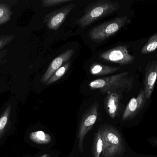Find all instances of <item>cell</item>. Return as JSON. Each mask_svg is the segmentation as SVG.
<instances>
[{"label":"cell","instance_id":"5","mask_svg":"<svg viewBox=\"0 0 157 157\" xmlns=\"http://www.w3.org/2000/svg\"><path fill=\"white\" fill-rule=\"evenodd\" d=\"M98 104L95 103L91 105L83 114L80 121L78 133V148L79 151L84 152L83 144L87 133L93 128L98 119Z\"/></svg>","mask_w":157,"mask_h":157},{"label":"cell","instance_id":"13","mask_svg":"<svg viewBox=\"0 0 157 157\" xmlns=\"http://www.w3.org/2000/svg\"><path fill=\"white\" fill-rule=\"evenodd\" d=\"M29 137L32 142L38 144H47L52 141L50 135L41 131L30 133Z\"/></svg>","mask_w":157,"mask_h":157},{"label":"cell","instance_id":"9","mask_svg":"<svg viewBox=\"0 0 157 157\" xmlns=\"http://www.w3.org/2000/svg\"><path fill=\"white\" fill-rule=\"evenodd\" d=\"M145 74L144 90L146 99H148L151 97L157 79V60L147 65Z\"/></svg>","mask_w":157,"mask_h":157},{"label":"cell","instance_id":"14","mask_svg":"<svg viewBox=\"0 0 157 157\" xmlns=\"http://www.w3.org/2000/svg\"><path fill=\"white\" fill-rule=\"evenodd\" d=\"M103 149V143L100 131L96 133L92 147L93 157H100Z\"/></svg>","mask_w":157,"mask_h":157},{"label":"cell","instance_id":"10","mask_svg":"<svg viewBox=\"0 0 157 157\" xmlns=\"http://www.w3.org/2000/svg\"><path fill=\"white\" fill-rule=\"evenodd\" d=\"M146 100L144 90L141 89L137 97L131 99L127 104L123 114V120H126L136 115L143 107Z\"/></svg>","mask_w":157,"mask_h":157},{"label":"cell","instance_id":"4","mask_svg":"<svg viewBox=\"0 0 157 157\" xmlns=\"http://www.w3.org/2000/svg\"><path fill=\"white\" fill-rule=\"evenodd\" d=\"M129 22L127 16L116 18L93 28L89 33V37L97 43H100L117 33Z\"/></svg>","mask_w":157,"mask_h":157},{"label":"cell","instance_id":"16","mask_svg":"<svg viewBox=\"0 0 157 157\" xmlns=\"http://www.w3.org/2000/svg\"><path fill=\"white\" fill-rule=\"evenodd\" d=\"M12 108L11 105H8L0 116V138L2 137L8 125Z\"/></svg>","mask_w":157,"mask_h":157},{"label":"cell","instance_id":"20","mask_svg":"<svg viewBox=\"0 0 157 157\" xmlns=\"http://www.w3.org/2000/svg\"><path fill=\"white\" fill-rule=\"evenodd\" d=\"M15 38L14 35H5L0 36V51L9 44Z\"/></svg>","mask_w":157,"mask_h":157},{"label":"cell","instance_id":"11","mask_svg":"<svg viewBox=\"0 0 157 157\" xmlns=\"http://www.w3.org/2000/svg\"><path fill=\"white\" fill-rule=\"evenodd\" d=\"M120 95L118 93L108 94L105 99V105L106 110L109 116L114 119L119 108Z\"/></svg>","mask_w":157,"mask_h":157},{"label":"cell","instance_id":"15","mask_svg":"<svg viewBox=\"0 0 157 157\" xmlns=\"http://www.w3.org/2000/svg\"><path fill=\"white\" fill-rule=\"evenodd\" d=\"M70 65H71V62H67L65 64L59 68L53 73L49 80L45 83V84L46 85H49L59 80L68 72Z\"/></svg>","mask_w":157,"mask_h":157},{"label":"cell","instance_id":"17","mask_svg":"<svg viewBox=\"0 0 157 157\" xmlns=\"http://www.w3.org/2000/svg\"><path fill=\"white\" fill-rule=\"evenodd\" d=\"M12 12L8 5L0 2V25L5 24L11 18Z\"/></svg>","mask_w":157,"mask_h":157},{"label":"cell","instance_id":"1","mask_svg":"<svg viewBox=\"0 0 157 157\" xmlns=\"http://www.w3.org/2000/svg\"><path fill=\"white\" fill-rule=\"evenodd\" d=\"M120 4L109 0H99L90 3L84 10L85 14L75 23L82 27L87 26L98 19L118 10Z\"/></svg>","mask_w":157,"mask_h":157},{"label":"cell","instance_id":"22","mask_svg":"<svg viewBox=\"0 0 157 157\" xmlns=\"http://www.w3.org/2000/svg\"><path fill=\"white\" fill-rule=\"evenodd\" d=\"M152 142H153V143H154L155 144L157 145V138H154L153 141H152Z\"/></svg>","mask_w":157,"mask_h":157},{"label":"cell","instance_id":"8","mask_svg":"<svg viewBox=\"0 0 157 157\" xmlns=\"http://www.w3.org/2000/svg\"><path fill=\"white\" fill-rule=\"evenodd\" d=\"M74 53L73 49H69L56 57L49 65L47 71L41 77L40 82L45 84L57 70L68 62Z\"/></svg>","mask_w":157,"mask_h":157},{"label":"cell","instance_id":"6","mask_svg":"<svg viewBox=\"0 0 157 157\" xmlns=\"http://www.w3.org/2000/svg\"><path fill=\"white\" fill-rule=\"evenodd\" d=\"M128 47L121 45L103 52L99 54V58L103 61L119 64L122 65L132 63L135 58L129 54Z\"/></svg>","mask_w":157,"mask_h":157},{"label":"cell","instance_id":"12","mask_svg":"<svg viewBox=\"0 0 157 157\" xmlns=\"http://www.w3.org/2000/svg\"><path fill=\"white\" fill-rule=\"evenodd\" d=\"M119 67L109 66L98 63H93L90 68L91 74L96 76L107 75L114 73L120 70Z\"/></svg>","mask_w":157,"mask_h":157},{"label":"cell","instance_id":"18","mask_svg":"<svg viewBox=\"0 0 157 157\" xmlns=\"http://www.w3.org/2000/svg\"><path fill=\"white\" fill-rule=\"evenodd\" d=\"M157 49V33L150 37L148 41L141 50V53L147 54L153 52Z\"/></svg>","mask_w":157,"mask_h":157},{"label":"cell","instance_id":"2","mask_svg":"<svg viewBox=\"0 0 157 157\" xmlns=\"http://www.w3.org/2000/svg\"><path fill=\"white\" fill-rule=\"evenodd\" d=\"M128 76V72H123L93 80L89 86L91 89H99L101 93H118V90H127L132 88L133 79Z\"/></svg>","mask_w":157,"mask_h":157},{"label":"cell","instance_id":"21","mask_svg":"<svg viewBox=\"0 0 157 157\" xmlns=\"http://www.w3.org/2000/svg\"><path fill=\"white\" fill-rule=\"evenodd\" d=\"M8 49L2 50L0 51V65L3 63L4 59L7 54Z\"/></svg>","mask_w":157,"mask_h":157},{"label":"cell","instance_id":"19","mask_svg":"<svg viewBox=\"0 0 157 157\" xmlns=\"http://www.w3.org/2000/svg\"><path fill=\"white\" fill-rule=\"evenodd\" d=\"M73 0H42L41 5L44 7H51L66 3L70 2Z\"/></svg>","mask_w":157,"mask_h":157},{"label":"cell","instance_id":"23","mask_svg":"<svg viewBox=\"0 0 157 157\" xmlns=\"http://www.w3.org/2000/svg\"><path fill=\"white\" fill-rule=\"evenodd\" d=\"M49 156H50L48 155V154H44V155H42L39 157H50Z\"/></svg>","mask_w":157,"mask_h":157},{"label":"cell","instance_id":"7","mask_svg":"<svg viewBox=\"0 0 157 157\" xmlns=\"http://www.w3.org/2000/svg\"><path fill=\"white\" fill-rule=\"evenodd\" d=\"M75 5V3H71L52 11L44 17L43 23L46 24L51 30H58Z\"/></svg>","mask_w":157,"mask_h":157},{"label":"cell","instance_id":"3","mask_svg":"<svg viewBox=\"0 0 157 157\" xmlns=\"http://www.w3.org/2000/svg\"><path fill=\"white\" fill-rule=\"evenodd\" d=\"M103 143L101 157H117L124 150L123 140L117 130L113 126L107 125L100 130Z\"/></svg>","mask_w":157,"mask_h":157}]
</instances>
